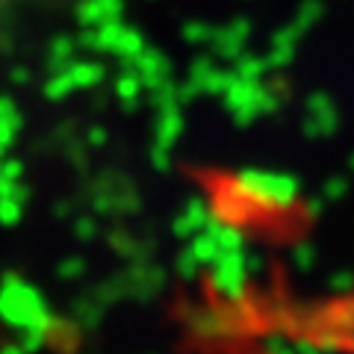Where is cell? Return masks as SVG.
Masks as SVG:
<instances>
[{
	"label": "cell",
	"instance_id": "obj_1",
	"mask_svg": "<svg viewBox=\"0 0 354 354\" xmlns=\"http://www.w3.org/2000/svg\"><path fill=\"white\" fill-rule=\"evenodd\" d=\"M274 316L272 330H281L295 342L319 351L354 354V292L334 295L325 301L269 307Z\"/></svg>",
	"mask_w": 354,
	"mask_h": 354
},
{
	"label": "cell",
	"instance_id": "obj_2",
	"mask_svg": "<svg viewBox=\"0 0 354 354\" xmlns=\"http://www.w3.org/2000/svg\"><path fill=\"white\" fill-rule=\"evenodd\" d=\"M0 3H6V0H0Z\"/></svg>",
	"mask_w": 354,
	"mask_h": 354
}]
</instances>
